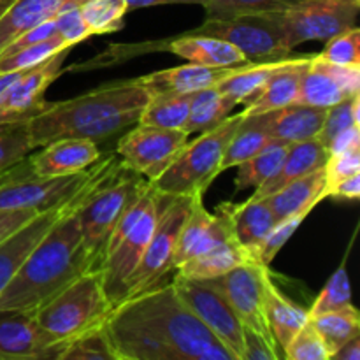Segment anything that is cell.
Wrapping results in <instances>:
<instances>
[{"label": "cell", "instance_id": "obj_1", "mask_svg": "<svg viewBox=\"0 0 360 360\" xmlns=\"http://www.w3.org/2000/svg\"><path fill=\"white\" fill-rule=\"evenodd\" d=\"M104 327L118 360H236L172 281L127 297Z\"/></svg>", "mask_w": 360, "mask_h": 360}, {"label": "cell", "instance_id": "obj_2", "mask_svg": "<svg viewBox=\"0 0 360 360\" xmlns=\"http://www.w3.org/2000/svg\"><path fill=\"white\" fill-rule=\"evenodd\" d=\"M105 167L77 193L48 234L32 250L13 280L0 292V311H18L34 315L42 304L62 292L67 285L88 271L98 269L97 262L86 250L77 221V207L95 179Z\"/></svg>", "mask_w": 360, "mask_h": 360}, {"label": "cell", "instance_id": "obj_3", "mask_svg": "<svg viewBox=\"0 0 360 360\" xmlns=\"http://www.w3.org/2000/svg\"><path fill=\"white\" fill-rule=\"evenodd\" d=\"M148 97L150 90L141 76L104 83L67 101L48 102L28 122L32 144L37 150L63 137L104 143L139 122Z\"/></svg>", "mask_w": 360, "mask_h": 360}, {"label": "cell", "instance_id": "obj_4", "mask_svg": "<svg viewBox=\"0 0 360 360\" xmlns=\"http://www.w3.org/2000/svg\"><path fill=\"white\" fill-rule=\"evenodd\" d=\"M160 192L144 178L123 210L101 266L102 285L112 306H118L129 292V283L144 255L158 217Z\"/></svg>", "mask_w": 360, "mask_h": 360}, {"label": "cell", "instance_id": "obj_5", "mask_svg": "<svg viewBox=\"0 0 360 360\" xmlns=\"http://www.w3.org/2000/svg\"><path fill=\"white\" fill-rule=\"evenodd\" d=\"M112 302L102 285L101 269L88 271L67 285L34 313V319L53 341L67 343L104 326L112 311Z\"/></svg>", "mask_w": 360, "mask_h": 360}, {"label": "cell", "instance_id": "obj_6", "mask_svg": "<svg viewBox=\"0 0 360 360\" xmlns=\"http://www.w3.org/2000/svg\"><path fill=\"white\" fill-rule=\"evenodd\" d=\"M143 179L122 162L112 160L95 179L77 207V221L84 246L97 262L98 269L104 260L109 238Z\"/></svg>", "mask_w": 360, "mask_h": 360}, {"label": "cell", "instance_id": "obj_7", "mask_svg": "<svg viewBox=\"0 0 360 360\" xmlns=\"http://www.w3.org/2000/svg\"><path fill=\"white\" fill-rule=\"evenodd\" d=\"M241 112L225 118L220 125L200 132L179 150L172 164L151 181L155 188L167 195L206 193L211 183L220 176V164L232 134L241 122Z\"/></svg>", "mask_w": 360, "mask_h": 360}, {"label": "cell", "instance_id": "obj_8", "mask_svg": "<svg viewBox=\"0 0 360 360\" xmlns=\"http://www.w3.org/2000/svg\"><path fill=\"white\" fill-rule=\"evenodd\" d=\"M109 158L98 160L86 171L53 178L34 174L25 158L0 174V210L46 211L62 206L76 197L104 169Z\"/></svg>", "mask_w": 360, "mask_h": 360}, {"label": "cell", "instance_id": "obj_9", "mask_svg": "<svg viewBox=\"0 0 360 360\" xmlns=\"http://www.w3.org/2000/svg\"><path fill=\"white\" fill-rule=\"evenodd\" d=\"M188 206L190 195H167L160 192L157 225L136 273L130 278L127 297L167 283V276L176 271V248Z\"/></svg>", "mask_w": 360, "mask_h": 360}, {"label": "cell", "instance_id": "obj_10", "mask_svg": "<svg viewBox=\"0 0 360 360\" xmlns=\"http://www.w3.org/2000/svg\"><path fill=\"white\" fill-rule=\"evenodd\" d=\"M360 4L355 0H301L288 9L273 13L294 51L309 41H329L334 35L357 27Z\"/></svg>", "mask_w": 360, "mask_h": 360}, {"label": "cell", "instance_id": "obj_11", "mask_svg": "<svg viewBox=\"0 0 360 360\" xmlns=\"http://www.w3.org/2000/svg\"><path fill=\"white\" fill-rule=\"evenodd\" d=\"M185 34L224 39L241 49L243 55L250 62L283 60L292 53L273 13L243 14V16L229 18V20L206 18L200 27Z\"/></svg>", "mask_w": 360, "mask_h": 360}, {"label": "cell", "instance_id": "obj_12", "mask_svg": "<svg viewBox=\"0 0 360 360\" xmlns=\"http://www.w3.org/2000/svg\"><path fill=\"white\" fill-rule=\"evenodd\" d=\"M188 139L190 134L183 129L136 123L118 141L116 153L125 167L155 181L172 164Z\"/></svg>", "mask_w": 360, "mask_h": 360}, {"label": "cell", "instance_id": "obj_13", "mask_svg": "<svg viewBox=\"0 0 360 360\" xmlns=\"http://www.w3.org/2000/svg\"><path fill=\"white\" fill-rule=\"evenodd\" d=\"M171 281L183 301L214 334V338L234 355L236 360H243L245 326L225 295L210 280H193L176 273Z\"/></svg>", "mask_w": 360, "mask_h": 360}, {"label": "cell", "instance_id": "obj_14", "mask_svg": "<svg viewBox=\"0 0 360 360\" xmlns=\"http://www.w3.org/2000/svg\"><path fill=\"white\" fill-rule=\"evenodd\" d=\"M264 271L266 266L248 260L232 267L221 276L210 280L225 299L234 308L236 315L243 322L245 329L259 334L278 348L269 323L266 319V304H264ZM280 350V348H278Z\"/></svg>", "mask_w": 360, "mask_h": 360}, {"label": "cell", "instance_id": "obj_15", "mask_svg": "<svg viewBox=\"0 0 360 360\" xmlns=\"http://www.w3.org/2000/svg\"><path fill=\"white\" fill-rule=\"evenodd\" d=\"M70 49H60L44 62L23 70L0 102V122H30L46 108V90L63 72V63Z\"/></svg>", "mask_w": 360, "mask_h": 360}, {"label": "cell", "instance_id": "obj_16", "mask_svg": "<svg viewBox=\"0 0 360 360\" xmlns=\"http://www.w3.org/2000/svg\"><path fill=\"white\" fill-rule=\"evenodd\" d=\"M236 239L231 220L224 213H210L204 206V193L190 195L188 213L179 232L174 267L178 269L193 257H199L224 243ZM238 241V239H236Z\"/></svg>", "mask_w": 360, "mask_h": 360}, {"label": "cell", "instance_id": "obj_17", "mask_svg": "<svg viewBox=\"0 0 360 360\" xmlns=\"http://www.w3.org/2000/svg\"><path fill=\"white\" fill-rule=\"evenodd\" d=\"M62 352L34 315L0 311V360H60Z\"/></svg>", "mask_w": 360, "mask_h": 360}, {"label": "cell", "instance_id": "obj_18", "mask_svg": "<svg viewBox=\"0 0 360 360\" xmlns=\"http://www.w3.org/2000/svg\"><path fill=\"white\" fill-rule=\"evenodd\" d=\"M37 150L35 153L32 151L27 160L34 174L46 176V178L76 174L86 171L101 160L98 144L86 139L63 137V139L51 141Z\"/></svg>", "mask_w": 360, "mask_h": 360}, {"label": "cell", "instance_id": "obj_19", "mask_svg": "<svg viewBox=\"0 0 360 360\" xmlns=\"http://www.w3.org/2000/svg\"><path fill=\"white\" fill-rule=\"evenodd\" d=\"M72 199H70L69 202L62 204V206L51 207V210L37 213L30 221H27L23 227H20L14 234H11L9 238L4 239V241L0 243V292H2L4 288H6V285L13 280L14 274L20 271V267L25 264V260L28 259L32 250H34L35 246L41 243V239L48 234L49 229H51L53 225L56 224V220L62 217V213L69 207Z\"/></svg>", "mask_w": 360, "mask_h": 360}, {"label": "cell", "instance_id": "obj_20", "mask_svg": "<svg viewBox=\"0 0 360 360\" xmlns=\"http://www.w3.org/2000/svg\"><path fill=\"white\" fill-rule=\"evenodd\" d=\"M214 211L224 213L231 220L236 239L248 252L252 260L259 246L262 245V241L276 224L269 202H267V197L252 195L241 204L220 202L214 207Z\"/></svg>", "mask_w": 360, "mask_h": 360}, {"label": "cell", "instance_id": "obj_21", "mask_svg": "<svg viewBox=\"0 0 360 360\" xmlns=\"http://www.w3.org/2000/svg\"><path fill=\"white\" fill-rule=\"evenodd\" d=\"M246 65V63H245ZM236 67H211V65H178L172 69L157 70L148 76H143L150 94H195L206 88L218 86L231 74L241 69Z\"/></svg>", "mask_w": 360, "mask_h": 360}, {"label": "cell", "instance_id": "obj_22", "mask_svg": "<svg viewBox=\"0 0 360 360\" xmlns=\"http://www.w3.org/2000/svg\"><path fill=\"white\" fill-rule=\"evenodd\" d=\"M84 2L88 0H13L0 16V51L23 32L55 20L62 11Z\"/></svg>", "mask_w": 360, "mask_h": 360}, {"label": "cell", "instance_id": "obj_23", "mask_svg": "<svg viewBox=\"0 0 360 360\" xmlns=\"http://www.w3.org/2000/svg\"><path fill=\"white\" fill-rule=\"evenodd\" d=\"M313 56L315 55H301L295 56V58L290 56L287 63L271 76V79L260 90V94L252 101L245 102V109L241 111L243 115H260V112L294 104L299 94L301 77Z\"/></svg>", "mask_w": 360, "mask_h": 360}, {"label": "cell", "instance_id": "obj_24", "mask_svg": "<svg viewBox=\"0 0 360 360\" xmlns=\"http://www.w3.org/2000/svg\"><path fill=\"white\" fill-rule=\"evenodd\" d=\"M264 304H266V319L269 323L271 334H273L281 357H283L287 347L294 340L295 334L301 330V327L308 322L309 315L306 309L299 308L278 288L271 276L269 267H266L264 271Z\"/></svg>", "mask_w": 360, "mask_h": 360}, {"label": "cell", "instance_id": "obj_25", "mask_svg": "<svg viewBox=\"0 0 360 360\" xmlns=\"http://www.w3.org/2000/svg\"><path fill=\"white\" fill-rule=\"evenodd\" d=\"M327 160H329V151L316 137L315 139L301 141V143H292L278 171L266 183L257 186L253 195H273L274 192H278L287 183L294 181V179L301 178V176L309 174V172L316 171V169H322L327 164Z\"/></svg>", "mask_w": 360, "mask_h": 360}, {"label": "cell", "instance_id": "obj_26", "mask_svg": "<svg viewBox=\"0 0 360 360\" xmlns=\"http://www.w3.org/2000/svg\"><path fill=\"white\" fill-rule=\"evenodd\" d=\"M327 109L304 104H290L266 112L271 137L283 143L315 139L323 127Z\"/></svg>", "mask_w": 360, "mask_h": 360}, {"label": "cell", "instance_id": "obj_27", "mask_svg": "<svg viewBox=\"0 0 360 360\" xmlns=\"http://www.w3.org/2000/svg\"><path fill=\"white\" fill-rule=\"evenodd\" d=\"M323 199H327L326 165L281 186L278 192L267 197V202L273 211L274 220L280 221L295 211H301L304 207H316Z\"/></svg>", "mask_w": 360, "mask_h": 360}, {"label": "cell", "instance_id": "obj_28", "mask_svg": "<svg viewBox=\"0 0 360 360\" xmlns=\"http://www.w3.org/2000/svg\"><path fill=\"white\" fill-rule=\"evenodd\" d=\"M271 141H273V137H271L269 125H267L266 112L243 115L238 129L234 130L227 148H225L220 164V174L227 169L238 167L241 162L248 160L250 157L259 153L262 148H266Z\"/></svg>", "mask_w": 360, "mask_h": 360}, {"label": "cell", "instance_id": "obj_29", "mask_svg": "<svg viewBox=\"0 0 360 360\" xmlns=\"http://www.w3.org/2000/svg\"><path fill=\"white\" fill-rule=\"evenodd\" d=\"M248 260H252L248 252L236 239H232L202 255L193 257L188 262L179 266L176 273L185 278H193V280H213Z\"/></svg>", "mask_w": 360, "mask_h": 360}, {"label": "cell", "instance_id": "obj_30", "mask_svg": "<svg viewBox=\"0 0 360 360\" xmlns=\"http://www.w3.org/2000/svg\"><path fill=\"white\" fill-rule=\"evenodd\" d=\"M236 105H239L238 102L225 95L221 90H218L217 86L195 91V94H192L190 116L185 130L190 136H193V134L213 129L232 115Z\"/></svg>", "mask_w": 360, "mask_h": 360}, {"label": "cell", "instance_id": "obj_31", "mask_svg": "<svg viewBox=\"0 0 360 360\" xmlns=\"http://www.w3.org/2000/svg\"><path fill=\"white\" fill-rule=\"evenodd\" d=\"M288 58L290 56L283 60H271V62L246 63L241 69L236 70L234 74H231L227 79L221 81L217 88L231 98H234L238 104H245V102L252 101V98H255L260 94V90L271 79V76L278 69H281Z\"/></svg>", "mask_w": 360, "mask_h": 360}, {"label": "cell", "instance_id": "obj_32", "mask_svg": "<svg viewBox=\"0 0 360 360\" xmlns=\"http://www.w3.org/2000/svg\"><path fill=\"white\" fill-rule=\"evenodd\" d=\"M316 55V53H315ZM347 94L341 90L340 84L336 83L333 76L327 70H323L319 65V62L313 60L309 65L306 67L304 74L301 77V84H299V94L294 104H304L311 105V108H322L329 109L336 105L338 102L345 101Z\"/></svg>", "mask_w": 360, "mask_h": 360}, {"label": "cell", "instance_id": "obj_33", "mask_svg": "<svg viewBox=\"0 0 360 360\" xmlns=\"http://www.w3.org/2000/svg\"><path fill=\"white\" fill-rule=\"evenodd\" d=\"M190 104L192 94H150L137 123L185 130L190 116Z\"/></svg>", "mask_w": 360, "mask_h": 360}, {"label": "cell", "instance_id": "obj_34", "mask_svg": "<svg viewBox=\"0 0 360 360\" xmlns=\"http://www.w3.org/2000/svg\"><path fill=\"white\" fill-rule=\"evenodd\" d=\"M288 146H290L288 143L273 139L259 153L241 162L238 165V174L234 179V193L243 192L246 188H257L266 183L278 171Z\"/></svg>", "mask_w": 360, "mask_h": 360}, {"label": "cell", "instance_id": "obj_35", "mask_svg": "<svg viewBox=\"0 0 360 360\" xmlns=\"http://www.w3.org/2000/svg\"><path fill=\"white\" fill-rule=\"evenodd\" d=\"M309 322L322 338L323 345L329 352V360L338 348L360 336V316L354 304L343 309H336V311L309 316Z\"/></svg>", "mask_w": 360, "mask_h": 360}, {"label": "cell", "instance_id": "obj_36", "mask_svg": "<svg viewBox=\"0 0 360 360\" xmlns=\"http://www.w3.org/2000/svg\"><path fill=\"white\" fill-rule=\"evenodd\" d=\"M79 9L91 35L122 30L125 14L129 13L125 0H88Z\"/></svg>", "mask_w": 360, "mask_h": 360}, {"label": "cell", "instance_id": "obj_37", "mask_svg": "<svg viewBox=\"0 0 360 360\" xmlns=\"http://www.w3.org/2000/svg\"><path fill=\"white\" fill-rule=\"evenodd\" d=\"M35 151L28 122H0V174Z\"/></svg>", "mask_w": 360, "mask_h": 360}, {"label": "cell", "instance_id": "obj_38", "mask_svg": "<svg viewBox=\"0 0 360 360\" xmlns=\"http://www.w3.org/2000/svg\"><path fill=\"white\" fill-rule=\"evenodd\" d=\"M301 0H207L204 4L206 18L211 20H229L243 14L280 13Z\"/></svg>", "mask_w": 360, "mask_h": 360}, {"label": "cell", "instance_id": "obj_39", "mask_svg": "<svg viewBox=\"0 0 360 360\" xmlns=\"http://www.w3.org/2000/svg\"><path fill=\"white\" fill-rule=\"evenodd\" d=\"M65 48H74L69 42L63 41L58 34L53 37L46 39V41L35 42V44L21 48L14 53H7V55H0V72H11V70H25L32 69L37 63L44 62L49 56L55 55L56 51Z\"/></svg>", "mask_w": 360, "mask_h": 360}, {"label": "cell", "instance_id": "obj_40", "mask_svg": "<svg viewBox=\"0 0 360 360\" xmlns=\"http://www.w3.org/2000/svg\"><path fill=\"white\" fill-rule=\"evenodd\" d=\"M60 360H118L105 327L101 326L65 345Z\"/></svg>", "mask_w": 360, "mask_h": 360}, {"label": "cell", "instance_id": "obj_41", "mask_svg": "<svg viewBox=\"0 0 360 360\" xmlns=\"http://www.w3.org/2000/svg\"><path fill=\"white\" fill-rule=\"evenodd\" d=\"M313 210H315V207H304V210L295 211V213L285 217L283 220L276 221L274 227L271 229L269 234H267V238L264 239L262 245H260L259 250L255 252L253 260H255L257 264H260V266L269 267V264L273 262L274 257H276L278 253H280V250L287 245V241L292 238V234L297 231L299 225L308 218V214L311 213Z\"/></svg>", "mask_w": 360, "mask_h": 360}, {"label": "cell", "instance_id": "obj_42", "mask_svg": "<svg viewBox=\"0 0 360 360\" xmlns=\"http://www.w3.org/2000/svg\"><path fill=\"white\" fill-rule=\"evenodd\" d=\"M348 306H352L350 280H348L347 264H341V266L334 271L333 276L329 278V281H327L326 287L322 288L319 297L315 299L308 315H322V313L336 311V309L348 308Z\"/></svg>", "mask_w": 360, "mask_h": 360}, {"label": "cell", "instance_id": "obj_43", "mask_svg": "<svg viewBox=\"0 0 360 360\" xmlns=\"http://www.w3.org/2000/svg\"><path fill=\"white\" fill-rule=\"evenodd\" d=\"M323 62L334 63V65L360 67V30L359 27L350 28L347 32L334 35L326 41L323 51L316 53Z\"/></svg>", "mask_w": 360, "mask_h": 360}, {"label": "cell", "instance_id": "obj_44", "mask_svg": "<svg viewBox=\"0 0 360 360\" xmlns=\"http://www.w3.org/2000/svg\"><path fill=\"white\" fill-rule=\"evenodd\" d=\"M352 125H360V94L345 98V101L338 102L336 105L327 109L323 127L319 132V136H316V139L327 148L329 141L338 132Z\"/></svg>", "mask_w": 360, "mask_h": 360}, {"label": "cell", "instance_id": "obj_45", "mask_svg": "<svg viewBox=\"0 0 360 360\" xmlns=\"http://www.w3.org/2000/svg\"><path fill=\"white\" fill-rule=\"evenodd\" d=\"M283 359L287 360H329V352L323 345L322 338L316 333L313 323L308 322L301 327L294 340L285 350Z\"/></svg>", "mask_w": 360, "mask_h": 360}, {"label": "cell", "instance_id": "obj_46", "mask_svg": "<svg viewBox=\"0 0 360 360\" xmlns=\"http://www.w3.org/2000/svg\"><path fill=\"white\" fill-rule=\"evenodd\" d=\"M79 7H70V9L62 11V13L55 18L56 34H58L63 41L69 42L70 46H76L79 44V42L86 41V39L94 37L90 28H88V25L84 23Z\"/></svg>", "mask_w": 360, "mask_h": 360}, {"label": "cell", "instance_id": "obj_47", "mask_svg": "<svg viewBox=\"0 0 360 360\" xmlns=\"http://www.w3.org/2000/svg\"><path fill=\"white\" fill-rule=\"evenodd\" d=\"M354 174H360V148L347 153L329 155L326 164V188Z\"/></svg>", "mask_w": 360, "mask_h": 360}, {"label": "cell", "instance_id": "obj_48", "mask_svg": "<svg viewBox=\"0 0 360 360\" xmlns=\"http://www.w3.org/2000/svg\"><path fill=\"white\" fill-rule=\"evenodd\" d=\"M315 60L323 70L330 74L340 84L341 90L347 94V97H354L360 94V67H347V65H334V63L323 62L315 55Z\"/></svg>", "mask_w": 360, "mask_h": 360}, {"label": "cell", "instance_id": "obj_49", "mask_svg": "<svg viewBox=\"0 0 360 360\" xmlns=\"http://www.w3.org/2000/svg\"><path fill=\"white\" fill-rule=\"evenodd\" d=\"M280 350L259 334L245 329V354L243 360H280Z\"/></svg>", "mask_w": 360, "mask_h": 360}, {"label": "cell", "instance_id": "obj_50", "mask_svg": "<svg viewBox=\"0 0 360 360\" xmlns=\"http://www.w3.org/2000/svg\"><path fill=\"white\" fill-rule=\"evenodd\" d=\"M41 211L35 210H0V243L23 227Z\"/></svg>", "mask_w": 360, "mask_h": 360}, {"label": "cell", "instance_id": "obj_51", "mask_svg": "<svg viewBox=\"0 0 360 360\" xmlns=\"http://www.w3.org/2000/svg\"><path fill=\"white\" fill-rule=\"evenodd\" d=\"M357 148H360V125H352L341 130L327 144L329 155L347 153V151L357 150Z\"/></svg>", "mask_w": 360, "mask_h": 360}, {"label": "cell", "instance_id": "obj_52", "mask_svg": "<svg viewBox=\"0 0 360 360\" xmlns=\"http://www.w3.org/2000/svg\"><path fill=\"white\" fill-rule=\"evenodd\" d=\"M326 195L341 200H357L360 197V174H354L327 186Z\"/></svg>", "mask_w": 360, "mask_h": 360}, {"label": "cell", "instance_id": "obj_53", "mask_svg": "<svg viewBox=\"0 0 360 360\" xmlns=\"http://www.w3.org/2000/svg\"><path fill=\"white\" fill-rule=\"evenodd\" d=\"M127 9H144V7L155 6H172V4H193V6H204L207 0H125Z\"/></svg>", "mask_w": 360, "mask_h": 360}, {"label": "cell", "instance_id": "obj_54", "mask_svg": "<svg viewBox=\"0 0 360 360\" xmlns=\"http://www.w3.org/2000/svg\"><path fill=\"white\" fill-rule=\"evenodd\" d=\"M333 360H360V336L354 338L348 343H345L343 347L338 348L333 355Z\"/></svg>", "mask_w": 360, "mask_h": 360}, {"label": "cell", "instance_id": "obj_55", "mask_svg": "<svg viewBox=\"0 0 360 360\" xmlns=\"http://www.w3.org/2000/svg\"><path fill=\"white\" fill-rule=\"evenodd\" d=\"M27 70V69H25ZM23 74V70H11V72H0V102L4 101V97L7 95V91L11 90L14 83L18 81V77Z\"/></svg>", "mask_w": 360, "mask_h": 360}, {"label": "cell", "instance_id": "obj_56", "mask_svg": "<svg viewBox=\"0 0 360 360\" xmlns=\"http://www.w3.org/2000/svg\"><path fill=\"white\" fill-rule=\"evenodd\" d=\"M11 2H13V0H0V16H2L4 11L11 6Z\"/></svg>", "mask_w": 360, "mask_h": 360}, {"label": "cell", "instance_id": "obj_57", "mask_svg": "<svg viewBox=\"0 0 360 360\" xmlns=\"http://www.w3.org/2000/svg\"><path fill=\"white\" fill-rule=\"evenodd\" d=\"M355 2H359V4H360V0H355Z\"/></svg>", "mask_w": 360, "mask_h": 360}]
</instances>
